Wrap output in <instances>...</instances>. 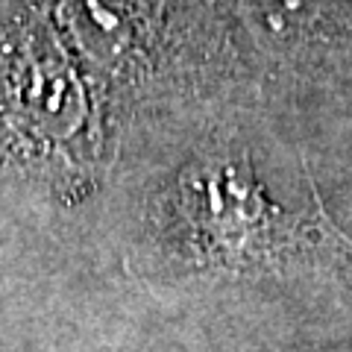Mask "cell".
<instances>
[{
    "mask_svg": "<svg viewBox=\"0 0 352 352\" xmlns=\"http://www.w3.org/2000/svg\"><path fill=\"white\" fill-rule=\"evenodd\" d=\"M0 153L44 170L88 168L94 156L91 97L59 44L24 30L0 53Z\"/></svg>",
    "mask_w": 352,
    "mask_h": 352,
    "instance_id": "7a4b0ae2",
    "label": "cell"
},
{
    "mask_svg": "<svg viewBox=\"0 0 352 352\" xmlns=\"http://www.w3.org/2000/svg\"><path fill=\"white\" fill-rule=\"evenodd\" d=\"M159 250L188 273H244L276 261L291 241L247 159L188 162L153 212Z\"/></svg>",
    "mask_w": 352,
    "mask_h": 352,
    "instance_id": "6da1fadb",
    "label": "cell"
}]
</instances>
